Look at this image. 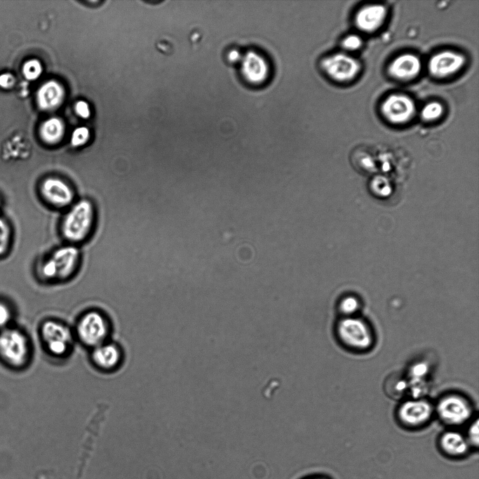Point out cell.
Wrapping results in <instances>:
<instances>
[{"instance_id":"cell-1","label":"cell","mask_w":479,"mask_h":479,"mask_svg":"<svg viewBox=\"0 0 479 479\" xmlns=\"http://www.w3.org/2000/svg\"><path fill=\"white\" fill-rule=\"evenodd\" d=\"M72 329L76 341L90 350L110 340L113 324L105 312L90 309L78 316Z\"/></svg>"},{"instance_id":"cell-2","label":"cell","mask_w":479,"mask_h":479,"mask_svg":"<svg viewBox=\"0 0 479 479\" xmlns=\"http://www.w3.org/2000/svg\"><path fill=\"white\" fill-rule=\"evenodd\" d=\"M39 338L46 353L58 360H67L76 342L73 329L63 321L50 318L39 326Z\"/></svg>"},{"instance_id":"cell-3","label":"cell","mask_w":479,"mask_h":479,"mask_svg":"<svg viewBox=\"0 0 479 479\" xmlns=\"http://www.w3.org/2000/svg\"><path fill=\"white\" fill-rule=\"evenodd\" d=\"M32 347L25 332L8 327L0 330V360L14 369H21L29 363Z\"/></svg>"},{"instance_id":"cell-4","label":"cell","mask_w":479,"mask_h":479,"mask_svg":"<svg viewBox=\"0 0 479 479\" xmlns=\"http://www.w3.org/2000/svg\"><path fill=\"white\" fill-rule=\"evenodd\" d=\"M95 221L93 203L86 199L76 203L62 222V234L71 243L83 241L90 234Z\"/></svg>"},{"instance_id":"cell-5","label":"cell","mask_w":479,"mask_h":479,"mask_svg":"<svg viewBox=\"0 0 479 479\" xmlns=\"http://www.w3.org/2000/svg\"><path fill=\"white\" fill-rule=\"evenodd\" d=\"M318 67L328 79L337 83H348L355 80L363 68L358 58L344 52L323 56L319 60Z\"/></svg>"},{"instance_id":"cell-6","label":"cell","mask_w":479,"mask_h":479,"mask_svg":"<svg viewBox=\"0 0 479 479\" xmlns=\"http://www.w3.org/2000/svg\"><path fill=\"white\" fill-rule=\"evenodd\" d=\"M80 254L74 246H63L56 250L42 264L41 271L48 280L65 281L76 270Z\"/></svg>"},{"instance_id":"cell-7","label":"cell","mask_w":479,"mask_h":479,"mask_svg":"<svg viewBox=\"0 0 479 479\" xmlns=\"http://www.w3.org/2000/svg\"><path fill=\"white\" fill-rule=\"evenodd\" d=\"M239 75L243 82L252 87L267 84L271 76V65L269 58L261 51L249 49L244 51L238 64Z\"/></svg>"},{"instance_id":"cell-8","label":"cell","mask_w":479,"mask_h":479,"mask_svg":"<svg viewBox=\"0 0 479 479\" xmlns=\"http://www.w3.org/2000/svg\"><path fill=\"white\" fill-rule=\"evenodd\" d=\"M339 341L346 347L354 350H366L371 347L373 336L365 321L353 317L341 319L336 327Z\"/></svg>"},{"instance_id":"cell-9","label":"cell","mask_w":479,"mask_h":479,"mask_svg":"<svg viewBox=\"0 0 479 479\" xmlns=\"http://www.w3.org/2000/svg\"><path fill=\"white\" fill-rule=\"evenodd\" d=\"M379 111L383 119L393 125H404L411 121L417 113L415 101L410 95L396 93L382 101Z\"/></svg>"},{"instance_id":"cell-10","label":"cell","mask_w":479,"mask_h":479,"mask_svg":"<svg viewBox=\"0 0 479 479\" xmlns=\"http://www.w3.org/2000/svg\"><path fill=\"white\" fill-rule=\"evenodd\" d=\"M466 64V58L463 53L446 49L436 52L429 58L427 69L433 78L444 79L457 74Z\"/></svg>"},{"instance_id":"cell-11","label":"cell","mask_w":479,"mask_h":479,"mask_svg":"<svg viewBox=\"0 0 479 479\" xmlns=\"http://www.w3.org/2000/svg\"><path fill=\"white\" fill-rule=\"evenodd\" d=\"M93 366L103 373L117 371L123 365L125 354L121 346L111 339L90 350Z\"/></svg>"},{"instance_id":"cell-12","label":"cell","mask_w":479,"mask_h":479,"mask_svg":"<svg viewBox=\"0 0 479 479\" xmlns=\"http://www.w3.org/2000/svg\"><path fill=\"white\" fill-rule=\"evenodd\" d=\"M436 410L440 420L452 426L464 424L471 415V407L467 400L455 394L441 398Z\"/></svg>"},{"instance_id":"cell-13","label":"cell","mask_w":479,"mask_h":479,"mask_svg":"<svg viewBox=\"0 0 479 479\" xmlns=\"http://www.w3.org/2000/svg\"><path fill=\"white\" fill-rule=\"evenodd\" d=\"M388 14V8L384 4H366L357 10L353 17V23L360 32L372 34L384 25Z\"/></svg>"},{"instance_id":"cell-14","label":"cell","mask_w":479,"mask_h":479,"mask_svg":"<svg viewBox=\"0 0 479 479\" xmlns=\"http://www.w3.org/2000/svg\"><path fill=\"white\" fill-rule=\"evenodd\" d=\"M433 407L430 403L423 400L404 402L397 412L398 419L402 425L410 429L420 428L431 419Z\"/></svg>"},{"instance_id":"cell-15","label":"cell","mask_w":479,"mask_h":479,"mask_svg":"<svg viewBox=\"0 0 479 479\" xmlns=\"http://www.w3.org/2000/svg\"><path fill=\"white\" fill-rule=\"evenodd\" d=\"M421 69L422 62L417 55L404 53L391 60L386 72L390 78L398 81L407 82L416 79Z\"/></svg>"},{"instance_id":"cell-16","label":"cell","mask_w":479,"mask_h":479,"mask_svg":"<svg viewBox=\"0 0 479 479\" xmlns=\"http://www.w3.org/2000/svg\"><path fill=\"white\" fill-rule=\"evenodd\" d=\"M40 189L44 199L57 208L70 205L74 198L72 187L60 177H47L42 182Z\"/></svg>"},{"instance_id":"cell-17","label":"cell","mask_w":479,"mask_h":479,"mask_svg":"<svg viewBox=\"0 0 479 479\" xmlns=\"http://www.w3.org/2000/svg\"><path fill=\"white\" fill-rule=\"evenodd\" d=\"M438 447L444 457L452 460L464 459L472 450L466 436L454 431H448L441 434Z\"/></svg>"},{"instance_id":"cell-18","label":"cell","mask_w":479,"mask_h":479,"mask_svg":"<svg viewBox=\"0 0 479 479\" xmlns=\"http://www.w3.org/2000/svg\"><path fill=\"white\" fill-rule=\"evenodd\" d=\"M64 90L62 86L55 81H49L43 84L36 93L39 107L46 111L52 110L62 102Z\"/></svg>"},{"instance_id":"cell-19","label":"cell","mask_w":479,"mask_h":479,"mask_svg":"<svg viewBox=\"0 0 479 479\" xmlns=\"http://www.w3.org/2000/svg\"><path fill=\"white\" fill-rule=\"evenodd\" d=\"M64 128L61 121L51 118L43 123L40 127V136L48 144L58 142L63 135Z\"/></svg>"},{"instance_id":"cell-20","label":"cell","mask_w":479,"mask_h":479,"mask_svg":"<svg viewBox=\"0 0 479 479\" xmlns=\"http://www.w3.org/2000/svg\"><path fill=\"white\" fill-rule=\"evenodd\" d=\"M445 113V106L441 102L432 100L426 103L419 112L422 121L431 123L440 119Z\"/></svg>"},{"instance_id":"cell-21","label":"cell","mask_w":479,"mask_h":479,"mask_svg":"<svg viewBox=\"0 0 479 479\" xmlns=\"http://www.w3.org/2000/svg\"><path fill=\"white\" fill-rule=\"evenodd\" d=\"M407 389V382L400 376L393 375L390 376L385 383L386 393L392 398H400Z\"/></svg>"},{"instance_id":"cell-22","label":"cell","mask_w":479,"mask_h":479,"mask_svg":"<svg viewBox=\"0 0 479 479\" xmlns=\"http://www.w3.org/2000/svg\"><path fill=\"white\" fill-rule=\"evenodd\" d=\"M43 71L42 65L36 59H30L26 61L22 67V72L24 77L28 81H34L41 74Z\"/></svg>"},{"instance_id":"cell-23","label":"cell","mask_w":479,"mask_h":479,"mask_svg":"<svg viewBox=\"0 0 479 479\" xmlns=\"http://www.w3.org/2000/svg\"><path fill=\"white\" fill-rule=\"evenodd\" d=\"M363 44L362 38L355 34H350L344 36L341 41L342 48L347 51L359 50Z\"/></svg>"},{"instance_id":"cell-24","label":"cell","mask_w":479,"mask_h":479,"mask_svg":"<svg viewBox=\"0 0 479 479\" xmlns=\"http://www.w3.org/2000/svg\"><path fill=\"white\" fill-rule=\"evenodd\" d=\"M11 230L7 222L0 217V255L4 254L10 242Z\"/></svg>"},{"instance_id":"cell-25","label":"cell","mask_w":479,"mask_h":479,"mask_svg":"<svg viewBox=\"0 0 479 479\" xmlns=\"http://www.w3.org/2000/svg\"><path fill=\"white\" fill-rule=\"evenodd\" d=\"M13 316L11 308L5 302L0 301V330L10 327Z\"/></svg>"},{"instance_id":"cell-26","label":"cell","mask_w":479,"mask_h":479,"mask_svg":"<svg viewBox=\"0 0 479 479\" xmlns=\"http://www.w3.org/2000/svg\"><path fill=\"white\" fill-rule=\"evenodd\" d=\"M359 307L358 300L353 297H348L342 300L339 304V309L342 313L349 316L355 313Z\"/></svg>"},{"instance_id":"cell-27","label":"cell","mask_w":479,"mask_h":479,"mask_svg":"<svg viewBox=\"0 0 479 479\" xmlns=\"http://www.w3.org/2000/svg\"><path fill=\"white\" fill-rule=\"evenodd\" d=\"M244 51L238 47L232 46L227 49L224 57L226 62L231 65H238L243 55Z\"/></svg>"},{"instance_id":"cell-28","label":"cell","mask_w":479,"mask_h":479,"mask_svg":"<svg viewBox=\"0 0 479 479\" xmlns=\"http://www.w3.org/2000/svg\"><path fill=\"white\" fill-rule=\"evenodd\" d=\"M89 131L85 127L76 128L72 136V143L78 147L84 144L88 140Z\"/></svg>"},{"instance_id":"cell-29","label":"cell","mask_w":479,"mask_h":479,"mask_svg":"<svg viewBox=\"0 0 479 479\" xmlns=\"http://www.w3.org/2000/svg\"><path fill=\"white\" fill-rule=\"evenodd\" d=\"M478 420H475V421L471 424L470 426L468 431V434L467 436H466V438L471 448L473 449H477L478 447V443H479V431H478Z\"/></svg>"},{"instance_id":"cell-30","label":"cell","mask_w":479,"mask_h":479,"mask_svg":"<svg viewBox=\"0 0 479 479\" xmlns=\"http://www.w3.org/2000/svg\"><path fill=\"white\" fill-rule=\"evenodd\" d=\"M15 77L10 72L0 74V88L5 90L12 88L15 83Z\"/></svg>"},{"instance_id":"cell-31","label":"cell","mask_w":479,"mask_h":479,"mask_svg":"<svg viewBox=\"0 0 479 479\" xmlns=\"http://www.w3.org/2000/svg\"><path fill=\"white\" fill-rule=\"evenodd\" d=\"M76 111L82 118L87 119L90 116L89 107L86 102H78L76 104Z\"/></svg>"},{"instance_id":"cell-32","label":"cell","mask_w":479,"mask_h":479,"mask_svg":"<svg viewBox=\"0 0 479 479\" xmlns=\"http://www.w3.org/2000/svg\"><path fill=\"white\" fill-rule=\"evenodd\" d=\"M301 479H332L330 476L325 474H313L304 477Z\"/></svg>"}]
</instances>
